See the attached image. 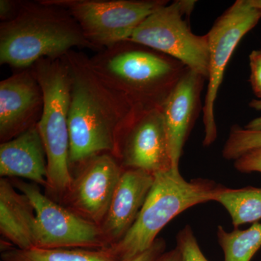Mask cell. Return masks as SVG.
I'll use <instances>...</instances> for the list:
<instances>
[{
  "mask_svg": "<svg viewBox=\"0 0 261 261\" xmlns=\"http://www.w3.org/2000/svg\"><path fill=\"white\" fill-rule=\"evenodd\" d=\"M224 187L207 178L187 181L179 168L156 173L135 224L120 241L107 248L118 261L140 255L153 245L171 220L193 206L214 201Z\"/></svg>",
  "mask_w": 261,
  "mask_h": 261,
  "instance_id": "cell-4",
  "label": "cell"
},
{
  "mask_svg": "<svg viewBox=\"0 0 261 261\" xmlns=\"http://www.w3.org/2000/svg\"><path fill=\"white\" fill-rule=\"evenodd\" d=\"M250 107L256 111H261V99H254L249 103ZM247 129L261 130V116L254 118L245 125Z\"/></svg>",
  "mask_w": 261,
  "mask_h": 261,
  "instance_id": "cell-26",
  "label": "cell"
},
{
  "mask_svg": "<svg viewBox=\"0 0 261 261\" xmlns=\"http://www.w3.org/2000/svg\"><path fill=\"white\" fill-rule=\"evenodd\" d=\"M154 175L142 170L123 168L101 228L108 247L118 243L129 231L152 185Z\"/></svg>",
  "mask_w": 261,
  "mask_h": 261,
  "instance_id": "cell-14",
  "label": "cell"
},
{
  "mask_svg": "<svg viewBox=\"0 0 261 261\" xmlns=\"http://www.w3.org/2000/svg\"><path fill=\"white\" fill-rule=\"evenodd\" d=\"M22 1L1 0L0 1V19L1 22L9 21L18 15Z\"/></svg>",
  "mask_w": 261,
  "mask_h": 261,
  "instance_id": "cell-25",
  "label": "cell"
},
{
  "mask_svg": "<svg viewBox=\"0 0 261 261\" xmlns=\"http://www.w3.org/2000/svg\"><path fill=\"white\" fill-rule=\"evenodd\" d=\"M3 261H118L108 248L100 250L73 248L9 249L1 255Z\"/></svg>",
  "mask_w": 261,
  "mask_h": 261,
  "instance_id": "cell-17",
  "label": "cell"
},
{
  "mask_svg": "<svg viewBox=\"0 0 261 261\" xmlns=\"http://www.w3.org/2000/svg\"><path fill=\"white\" fill-rule=\"evenodd\" d=\"M75 48L97 50L68 10L48 0L22 1L18 15L0 24V63L28 69Z\"/></svg>",
  "mask_w": 261,
  "mask_h": 261,
  "instance_id": "cell-3",
  "label": "cell"
},
{
  "mask_svg": "<svg viewBox=\"0 0 261 261\" xmlns=\"http://www.w3.org/2000/svg\"><path fill=\"white\" fill-rule=\"evenodd\" d=\"M261 19V10L250 0H238L215 21L207 34L208 40V75L202 121L205 128L203 145L208 147L217 138L215 104L224 80L225 70L239 43Z\"/></svg>",
  "mask_w": 261,
  "mask_h": 261,
  "instance_id": "cell-8",
  "label": "cell"
},
{
  "mask_svg": "<svg viewBox=\"0 0 261 261\" xmlns=\"http://www.w3.org/2000/svg\"><path fill=\"white\" fill-rule=\"evenodd\" d=\"M35 214L27 197L6 178L0 180V231L17 248L34 247Z\"/></svg>",
  "mask_w": 261,
  "mask_h": 261,
  "instance_id": "cell-16",
  "label": "cell"
},
{
  "mask_svg": "<svg viewBox=\"0 0 261 261\" xmlns=\"http://www.w3.org/2000/svg\"><path fill=\"white\" fill-rule=\"evenodd\" d=\"M195 4L191 0L168 1L149 15L128 40L171 57L207 79V34H194L188 20Z\"/></svg>",
  "mask_w": 261,
  "mask_h": 261,
  "instance_id": "cell-6",
  "label": "cell"
},
{
  "mask_svg": "<svg viewBox=\"0 0 261 261\" xmlns=\"http://www.w3.org/2000/svg\"><path fill=\"white\" fill-rule=\"evenodd\" d=\"M44 107L40 84L31 68L0 82V139L12 140L37 125Z\"/></svg>",
  "mask_w": 261,
  "mask_h": 261,
  "instance_id": "cell-12",
  "label": "cell"
},
{
  "mask_svg": "<svg viewBox=\"0 0 261 261\" xmlns=\"http://www.w3.org/2000/svg\"><path fill=\"white\" fill-rule=\"evenodd\" d=\"M14 185L27 197L35 214L34 247L107 248L108 243L99 225L58 205L42 194L37 185L20 181Z\"/></svg>",
  "mask_w": 261,
  "mask_h": 261,
  "instance_id": "cell-9",
  "label": "cell"
},
{
  "mask_svg": "<svg viewBox=\"0 0 261 261\" xmlns=\"http://www.w3.org/2000/svg\"><path fill=\"white\" fill-rule=\"evenodd\" d=\"M250 3L261 10V0H250Z\"/></svg>",
  "mask_w": 261,
  "mask_h": 261,
  "instance_id": "cell-28",
  "label": "cell"
},
{
  "mask_svg": "<svg viewBox=\"0 0 261 261\" xmlns=\"http://www.w3.org/2000/svg\"><path fill=\"white\" fill-rule=\"evenodd\" d=\"M0 176L47 185V161L37 125L0 145Z\"/></svg>",
  "mask_w": 261,
  "mask_h": 261,
  "instance_id": "cell-15",
  "label": "cell"
},
{
  "mask_svg": "<svg viewBox=\"0 0 261 261\" xmlns=\"http://www.w3.org/2000/svg\"><path fill=\"white\" fill-rule=\"evenodd\" d=\"M118 161L123 168L156 174L173 167L161 109L137 115L121 136Z\"/></svg>",
  "mask_w": 261,
  "mask_h": 261,
  "instance_id": "cell-10",
  "label": "cell"
},
{
  "mask_svg": "<svg viewBox=\"0 0 261 261\" xmlns=\"http://www.w3.org/2000/svg\"><path fill=\"white\" fill-rule=\"evenodd\" d=\"M42 87L44 107L37 126L47 161V185L55 191H69L70 77L63 58L40 60L31 67Z\"/></svg>",
  "mask_w": 261,
  "mask_h": 261,
  "instance_id": "cell-5",
  "label": "cell"
},
{
  "mask_svg": "<svg viewBox=\"0 0 261 261\" xmlns=\"http://www.w3.org/2000/svg\"><path fill=\"white\" fill-rule=\"evenodd\" d=\"M261 147V130L247 129L233 125L222 149V155L228 161H235L247 151Z\"/></svg>",
  "mask_w": 261,
  "mask_h": 261,
  "instance_id": "cell-20",
  "label": "cell"
},
{
  "mask_svg": "<svg viewBox=\"0 0 261 261\" xmlns=\"http://www.w3.org/2000/svg\"><path fill=\"white\" fill-rule=\"evenodd\" d=\"M217 239L224 261H250L261 247V223H253L245 230L235 228L230 232L219 226Z\"/></svg>",
  "mask_w": 261,
  "mask_h": 261,
  "instance_id": "cell-19",
  "label": "cell"
},
{
  "mask_svg": "<svg viewBox=\"0 0 261 261\" xmlns=\"http://www.w3.org/2000/svg\"><path fill=\"white\" fill-rule=\"evenodd\" d=\"M63 58L70 77V166L102 153L118 160L121 136L137 115L96 73L88 56L73 49Z\"/></svg>",
  "mask_w": 261,
  "mask_h": 261,
  "instance_id": "cell-1",
  "label": "cell"
},
{
  "mask_svg": "<svg viewBox=\"0 0 261 261\" xmlns=\"http://www.w3.org/2000/svg\"><path fill=\"white\" fill-rule=\"evenodd\" d=\"M166 243L162 238H158L148 250L137 256L124 261H157L166 252Z\"/></svg>",
  "mask_w": 261,
  "mask_h": 261,
  "instance_id": "cell-24",
  "label": "cell"
},
{
  "mask_svg": "<svg viewBox=\"0 0 261 261\" xmlns=\"http://www.w3.org/2000/svg\"><path fill=\"white\" fill-rule=\"evenodd\" d=\"M157 261H181V255L176 247L168 252H165Z\"/></svg>",
  "mask_w": 261,
  "mask_h": 261,
  "instance_id": "cell-27",
  "label": "cell"
},
{
  "mask_svg": "<svg viewBox=\"0 0 261 261\" xmlns=\"http://www.w3.org/2000/svg\"><path fill=\"white\" fill-rule=\"evenodd\" d=\"M176 247L181 253V261H209L201 250L190 225L178 231Z\"/></svg>",
  "mask_w": 261,
  "mask_h": 261,
  "instance_id": "cell-21",
  "label": "cell"
},
{
  "mask_svg": "<svg viewBox=\"0 0 261 261\" xmlns=\"http://www.w3.org/2000/svg\"><path fill=\"white\" fill-rule=\"evenodd\" d=\"M206 81L205 76L189 68L161 108L174 168H179L184 147L202 110L201 92Z\"/></svg>",
  "mask_w": 261,
  "mask_h": 261,
  "instance_id": "cell-13",
  "label": "cell"
},
{
  "mask_svg": "<svg viewBox=\"0 0 261 261\" xmlns=\"http://www.w3.org/2000/svg\"><path fill=\"white\" fill-rule=\"evenodd\" d=\"M233 167L243 173H261V147L247 151L233 161Z\"/></svg>",
  "mask_w": 261,
  "mask_h": 261,
  "instance_id": "cell-22",
  "label": "cell"
},
{
  "mask_svg": "<svg viewBox=\"0 0 261 261\" xmlns=\"http://www.w3.org/2000/svg\"><path fill=\"white\" fill-rule=\"evenodd\" d=\"M214 202H219L227 211L235 228L261 219V187L231 189L224 187Z\"/></svg>",
  "mask_w": 261,
  "mask_h": 261,
  "instance_id": "cell-18",
  "label": "cell"
},
{
  "mask_svg": "<svg viewBox=\"0 0 261 261\" xmlns=\"http://www.w3.org/2000/svg\"><path fill=\"white\" fill-rule=\"evenodd\" d=\"M250 67V82L257 99H261V48L249 56Z\"/></svg>",
  "mask_w": 261,
  "mask_h": 261,
  "instance_id": "cell-23",
  "label": "cell"
},
{
  "mask_svg": "<svg viewBox=\"0 0 261 261\" xmlns=\"http://www.w3.org/2000/svg\"><path fill=\"white\" fill-rule=\"evenodd\" d=\"M89 60L101 80L136 115L161 109L189 69L171 57L128 40L97 51Z\"/></svg>",
  "mask_w": 261,
  "mask_h": 261,
  "instance_id": "cell-2",
  "label": "cell"
},
{
  "mask_svg": "<svg viewBox=\"0 0 261 261\" xmlns=\"http://www.w3.org/2000/svg\"><path fill=\"white\" fill-rule=\"evenodd\" d=\"M68 10L97 51L128 40L166 0H48Z\"/></svg>",
  "mask_w": 261,
  "mask_h": 261,
  "instance_id": "cell-7",
  "label": "cell"
},
{
  "mask_svg": "<svg viewBox=\"0 0 261 261\" xmlns=\"http://www.w3.org/2000/svg\"><path fill=\"white\" fill-rule=\"evenodd\" d=\"M69 190L72 204L85 219L100 226L109 209L123 168L111 154H97L79 165Z\"/></svg>",
  "mask_w": 261,
  "mask_h": 261,
  "instance_id": "cell-11",
  "label": "cell"
}]
</instances>
